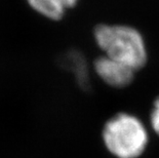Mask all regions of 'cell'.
<instances>
[{"instance_id":"6da1fadb","label":"cell","mask_w":159,"mask_h":158,"mask_svg":"<svg viewBox=\"0 0 159 158\" xmlns=\"http://www.w3.org/2000/svg\"><path fill=\"white\" fill-rule=\"evenodd\" d=\"M93 35L104 56L130 67L134 71L146 66V43L136 28L126 25L101 24L94 28Z\"/></svg>"},{"instance_id":"7a4b0ae2","label":"cell","mask_w":159,"mask_h":158,"mask_svg":"<svg viewBox=\"0 0 159 158\" xmlns=\"http://www.w3.org/2000/svg\"><path fill=\"white\" fill-rule=\"evenodd\" d=\"M103 141L116 158H139L146 150L149 136L144 123L129 113H118L105 123Z\"/></svg>"},{"instance_id":"3957f363","label":"cell","mask_w":159,"mask_h":158,"mask_svg":"<svg viewBox=\"0 0 159 158\" xmlns=\"http://www.w3.org/2000/svg\"><path fill=\"white\" fill-rule=\"evenodd\" d=\"M94 71L103 81L111 87L123 88L130 84L134 79V71L130 67L113 59L102 56L93 63Z\"/></svg>"},{"instance_id":"277c9868","label":"cell","mask_w":159,"mask_h":158,"mask_svg":"<svg viewBox=\"0 0 159 158\" xmlns=\"http://www.w3.org/2000/svg\"><path fill=\"white\" fill-rule=\"evenodd\" d=\"M33 11L52 21H60L66 11L73 8L78 0H27Z\"/></svg>"},{"instance_id":"5b68a950","label":"cell","mask_w":159,"mask_h":158,"mask_svg":"<svg viewBox=\"0 0 159 158\" xmlns=\"http://www.w3.org/2000/svg\"><path fill=\"white\" fill-rule=\"evenodd\" d=\"M150 122L155 133L159 137V97L153 103V108L150 114Z\"/></svg>"}]
</instances>
